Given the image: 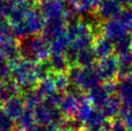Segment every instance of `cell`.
Returning <instances> with one entry per match:
<instances>
[{
  "mask_svg": "<svg viewBox=\"0 0 132 131\" xmlns=\"http://www.w3.org/2000/svg\"><path fill=\"white\" fill-rule=\"evenodd\" d=\"M97 8L99 15L108 20L119 18L122 12L121 3L119 0H101Z\"/></svg>",
  "mask_w": 132,
  "mask_h": 131,
  "instance_id": "obj_9",
  "label": "cell"
},
{
  "mask_svg": "<svg viewBox=\"0 0 132 131\" xmlns=\"http://www.w3.org/2000/svg\"><path fill=\"white\" fill-rule=\"evenodd\" d=\"M95 69L97 70L101 80L110 82L117 75H119L120 68H119L118 57L110 55L105 58H101Z\"/></svg>",
  "mask_w": 132,
  "mask_h": 131,
  "instance_id": "obj_7",
  "label": "cell"
},
{
  "mask_svg": "<svg viewBox=\"0 0 132 131\" xmlns=\"http://www.w3.org/2000/svg\"><path fill=\"white\" fill-rule=\"evenodd\" d=\"M14 61L11 64V74L18 86L29 88L37 83L43 73V68L38 62L25 58L22 60L15 59Z\"/></svg>",
  "mask_w": 132,
  "mask_h": 131,
  "instance_id": "obj_1",
  "label": "cell"
},
{
  "mask_svg": "<svg viewBox=\"0 0 132 131\" xmlns=\"http://www.w3.org/2000/svg\"><path fill=\"white\" fill-rule=\"evenodd\" d=\"M125 126L128 128L129 131H132V111H128L125 117Z\"/></svg>",
  "mask_w": 132,
  "mask_h": 131,
  "instance_id": "obj_15",
  "label": "cell"
},
{
  "mask_svg": "<svg viewBox=\"0 0 132 131\" xmlns=\"http://www.w3.org/2000/svg\"><path fill=\"white\" fill-rule=\"evenodd\" d=\"M45 21L43 14L31 9L23 18L12 25V32L15 36L27 38L35 36L39 31L44 28Z\"/></svg>",
  "mask_w": 132,
  "mask_h": 131,
  "instance_id": "obj_2",
  "label": "cell"
},
{
  "mask_svg": "<svg viewBox=\"0 0 132 131\" xmlns=\"http://www.w3.org/2000/svg\"><path fill=\"white\" fill-rule=\"evenodd\" d=\"M103 32L105 38L111 40L113 44H117L120 40H123L125 38L130 35L127 28L119 18L109 19L103 27Z\"/></svg>",
  "mask_w": 132,
  "mask_h": 131,
  "instance_id": "obj_6",
  "label": "cell"
},
{
  "mask_svg": "<svg viewBox=\"0 0 132 131\" xmlns=\"http://www.w3.org/2000/svg\"><path fill=\"white\" fill-rule=\"evenodd\" d=\"M83 100L84 99H82L77 94L71 93L67 95H63L59 107H60L61 111L65 112V113H74V112L78 111Z\"/></svg>",
  "mask_w": 132,
  "mask_h": 131,
  "instance_id": "obj_11",
  "label": "cell"
},
{
  "mask_svg": "<svg viewBox=\"0 0 132 131\" xmlns=\"http://www.w3.org/2000/svg\"><path fill=\"white\" fill-rule=\"evenodd\" d=\"M127 3H128L129 5H130V6L132 7V0H127Z\"/></svg>",
  "mask_w": 132,
  "mask_h": 131,
  "instance_id": "obj_16",
  "label": "cell"
},
{
  "mask_svg": "<svg viewBox=\"0 0 132 131\" xmlns=\"http://www.w3.org/2000/svg\"><path fill=\"white\" fill-rule=\"evenodd\" d=\"M19 51L25 59L38 62L46 59L49 56L50 46L44 38L30 36L24 38L19 46Z\"/></svg>",
  "mask_w": 132,
  "mask_h": 131,
  "instance_id": "obj_3",
  "label": "cell"
},
{
  "mask_svg": "<svg viewBox=\"0 0 132 131\" xmlns=\"http://www.w3.org/2000/svg\"><path fill=\"white\" fill-rule=\"evenodd\" d=\"M65 0H45L42 7V14L46 20H67L70 8Z\"/></svg>",
  "mask_w": 132,
  "mask_h": 131,
  "instance_id": "obj_5",
  "label": "cell"
},
{
  "mask_svg": "<svg viewBox=\"0 0 132 131\" xmlns=\"http://www.w3.org/2000/svg\"><path fill=\"white\" fill-rule=\"evenodd\" d=\"M9 74H11V65L8 64L7 60L0 57V79L7 78Z\"/></svg>",
  "mask_w": 132,
  "mask_h": 131,
  "instance_id": "obj_14",
  "label": "cell"
},
{
  "mask_svg": "<svg viewBox=\"0 0 132 131\" xmlns=\"http://www.w3.org/2000/svg\"><path fill=\"white\" fill-rule=\"evenodd\" d=\"M42 1H44H44H45V0H42Z\"/></svg>",
  "mask_w": 132,
  "mask_h": 131,
  "instance_id": "obj_17",
  "label": "cell"
},
{
  "mask_svg": "<svg viewBox=\"0 0 132 131\" xmlns=\"http://www.w3.org/2000/svg\"><path fill=\"white\" fill-rule=\"evenodd\" d=\"M69 77L78 88L90 91L99 85V81L101 80L96 69H92L90 66L74 68L70 70Z\"/></svg>",
  "mask_w": 132,
  "mask_h": 131,
  "instance_id": "obj_4",
  "label": "cell"
},
{
  "mask_svg": "<svg viewBox=\"0 0 132 131\" xmlns=\"http://www.w3.org/2000/svg\"><path fill=\"white\" fill-rule=\"evenodd\" d=\"M94 50L96 55V57H100L101 58H105L107 56L112 55V52L115 50V46L114 44L109 40L108 39L104 38H99L97 40L94 44Z\"/></svg>",
  "mask_w": 132,
  "mask_h": 131,
  "instance_id": "obj_12",
  "label": "cell"
},
{
  "mask_svg": "<svg viewBox=\"0 0 132 131\" xmlns=\"http://www.w3.org/2000/svg\"><path fill=\"white\" fill-rule=\"evenodd\" d=\"M26 107L25 100L21 99L19 96H14L5 102V113L10 118L19 119L23 113Z\"/></svg>",
  "mask_w": 132,
  "mask_h": 131,
  "instance_id": "obj_10",
  "label": "cell"
},
{
  "mask_svg": "<svg viewBox=\"0 0 132 131\" xmlns=\"http://www.w3.org/2000/svg\"><path fill=\"white\" fill-rule=\"evenodd\" d=\"M19 52V46L11 34L0 33V57L7 61L15 60Z\"/></svg>",
  "mask_w": 132,
  "mask_h": 131,
  "instance_id": "obj_8",
  "label": "cell"
},
{
  "mask_svg": "<svg viewBox=\"0 0 132 131\" xmlns=\"http://www.w3.org/2000/svg\"><path fill=\"white\" fill-rule=\"evenodd\" d=\"M68 4H70L72 8L78 12L87 13L94 8L98 7L101 0H66Z\"/></svg>",
  "mask_w": 132,
  "mask_h": 131,
  "instance_id": "obj_13",
  "label": "cell"
}]
</instances>
